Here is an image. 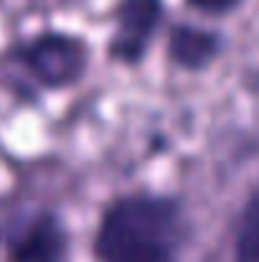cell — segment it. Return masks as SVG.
I'll return each instance as SVG.
<instances>
[{
	"label": "cell",
	"instance_id": "cell-1",
	"mask_svg": "<svg viewBox=\"0 0 259 262\" xmlns=\"http://www.w3.org/2000/svg\"><path fill=\"white\" fill-rule=\"evenodd\" d=\"M193 234L185 204L160 191H127L99 214L91 237L97 262H180Z\"/></svg>",
	"mask_w": 259,
	"mask_h": 262
},
{
	"label": "cell",
	"instance_id": "cell-2",
	"mask_svg": "<svg viewBox=\"0 0 259 262\" xmlns=\"http://www.w3.org/2000/svg\"><path fill=\"white\" fill-rule=\"evenodd\" d=\"M15 56L38 87L51 92L77 87L91 64L89 41L66 31H43L20 43Z\"/></svg>",
	"mask_w": 259,
	"mask_h": 262
},
{
	"label": "cell",
	"instance_id": "cell-3",
	"mask_svg": "<svg viewBox=\"0 0 259 262\" xmlns=\"http://www.w3.org/2000/svg\"><path fill=\"white\" fill-rule=\"evenodd\" d=\"M8 262H66L69 229L54 209H26L3 227Z\"/></svg>",
	"mask_w": 259,
	"mask_h": 262
},
{
	"label": "cell",
	"instance_id": "cell-4",
	"mask_svg": "<svg viewBox=\"0 0 259 262\" xmlns=\"http://www.w3.org/2000/svg\"><path fill=\"white\" fill-rule=\"evenodd\" d=\"M168 15L166 0H117L114 26L107 38L112 64L137 69L148 59Z\"/></svg>",
	"mask_w": 259,
	"mask_h": 262
},
{
	"label": "cell",
	"instance_id": "cell-5",
	"mask_svg": "<svg viewBox=\"0 0 259 262\" xmlns=\"http://www.w3.org/2000/svg\"><path fill=\"white\" fill-rule=\"evenodd\" d=\"M224 36L216 28H206L191 20H178L168 28L166 56L175 69L185 74L208 72L224 54Z\"/></svg>",
	"mask_w": 259,
	"mask_h": 262
},
{
	"label": "cell",
	"instance_id": "cell-6",
	"mask_svg": "<svg viewBox=\"0 0 259 262\" xmlns=\"http://www.w3.org/2000/svg\"><path fill=\"white\" fill-rule=\"evenodd\" d=\"M231 262H259V191H254L237 214L231 237Z\"/></svg>",
	"mask_w": 259,
	"mask_h": 262
},
{
	"label": "cell",
	"instance_id": "cell-7",
	"mask_svg": "<svg viewBox=\"0 0 259 262\" xmlns=\"http://www.w3.org/2000/svg\"><path fill=\"white\" fill-rule=\"evenodd\" d=\"M247 0H185V5L196 13L211 15V18H226L231 13H237Z\"/></svg>",
	"mask_w": 259,
	"mask_h": 262
}]
</instances>
